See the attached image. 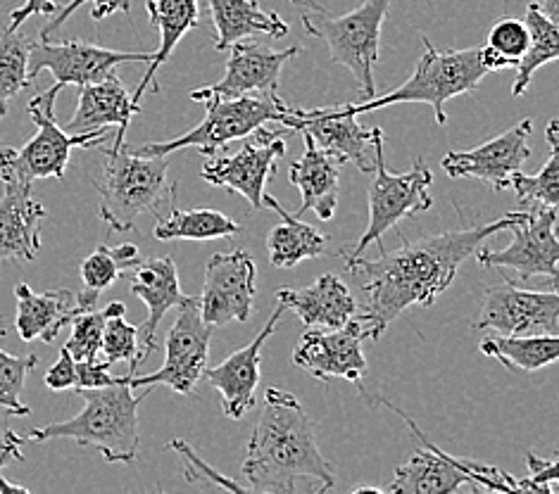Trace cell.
<instances>
[{"label": "cell", "instance_id": "277c9868", "mask_svg": "<svg viewBox=\"0 0 559 494\" xmlns=\"http://www.w3.org/2000/svg\"><path fill=\"white\" fill-rule=\"evenodd\" d=\"M98 217L112 231H134L136 219L177 205V183L169 181L167 157L131 153L127 145L105 155V169L96 181Z\"/></svg>", "mask_w": 559, "mask_h": 494}, {"label": "cell", "instance_id": "5bb4252c", "mask_svg": "<svg viewBox=\"0 0 559 494\" xmlns=\"http://www.w3.org/2000/svg\"><path fill=\"white\" fill-rule=\"evenodd\" d=\"M502 286L488 288L481 316L474 328L496 330L500 336H557L559 333V296L552 286L545 292L524 290L502 269Z\"/></svg>", "mask_w": 559, "mask_h": 494}, {"label": "cell", "instance_id": "484cf974", "mask_svg": "<svg viewBox=\"0 0 559 494\" xmlns=\"http://www.w3.org/2000/svg\"><path fill=\"white\" fill-rule=\"evenodd\" d=\"M305 138V155L293 162L288 169V181L296 185L302 195L300 209L296 217L314 215L329 221L334 219V212L338 207V193H341V162L334 157L326 155L322 148H317L310 133H302Z\"/></svg>", "mask_w": 559, "mask_h": 494}, {"label": "cell", "instance_id": "f907efd6", "mask_svg": "<svg viewBox=\"0 0 559 494\" xmlns=\"http://www.w3.org/2000/svg\"><path fill=\"white\" fill-rule=\"evenodd\" d=\"M540 10L545 12V15H548L555 24L559 22V0H540Z\"/></svg>", "mask_w": 559, "mask_h": 494}, {"label": "cell", "instance_id": "f546056e", "mask_svg": "<svg viewBox=\"0 0 559 494\" xmlns=\"http://www.w3.org/2000/svg\"><path fill=\"white\" fill-rule=\"evenodd\" d=\"M264 207H272L282 224H276L267 233V255L270 264L276 269H290V266L300 264L302 260L322 257L329 250V238L314 229L312 224L300 221V217L288 215L276 197L264 193L262 197Z\"/></svg>", "mask_w": 559, "mask_h": 494}, {"label": "cell", "instance_id": "5b68a950", "mask_svg": "<svg viewBox=\"0 0 559 494\" xmlns=\"http://www.w3.org/2000/svg\"><path fill=\"white\" fill-rule=\"evenodd\" d=\"M421 44L424 58H419L415 74H412L403 86L385 93V96L341 105V108L350 115H367L381 108H389V105L424 103L433 108L436 124L445 126V103L464 96V93H474L478 84H481V79L488 74V70L481 64V48L436 50L426 36L421 38Z\"/></svg>", "mask_w": 559, "mask_h": 494}, {"label": "cell", "instance_id": "1f68e13d", "mask_svg": "<svg viewBox=\"0 0 559 494\" xmlns=\"http://www.w3.org/2000/svg\"><path fill=\"white\" fill-rule=\"evenodd\" d=\"M524 24L528 29V48L524 50V56L516 60L514 70V84H512V96H524L531 79H534L536 70H540L543 64L555 62L559 58V32L557 24L545 15L538 3H528L526 5V17Z\"/></svg>", "mask_w": 559, "mask_h": 494}, {"label": "cell", "instance_id": "60d3db41", "mask_svg": "<svg viewBox=\"0 0 559 494\" xmlns=\"http://www.w3.org/2000/svg\"><path fill=\"white\" fill-rule=\"evenodd\" d=\"M91 5V20H108L115 12H124V15H131V3L129 0H70L68 5H64L60 12H56V20H50L38 38H48L50 34H56L58 29H62L68 20L74 15V12L82 8V5Z\"/></svg>", "mask_w": 559, "mask_h": 494}, {"label": "cell", "instance_id": "681fc988", "mask_svg": "<svg viewBox=\"0 0 559 494\" xmlns=\"http://www.w3.org/2000/svg\"><path fill=\"white\" fill-rule=\"evenodd\" d=\"M112 257L127 272V269H131V266H134L141 260V252H139L136 245L124 243V245H119V248H112Z\"/></svg>", "mask_w": 559, "mask_h": 494}, {"label": "cell", "instance_id": "6da1fadb", "mask_svg": "<svg viewBox=\"0 0 559 494\" xmlns=\"http://www.w3.org/2000/svg\"><path fill=\"white\" fill-rule=\"evenodd\" d=\"M524 209L474 229H455L419 240H403L397 250L385 252L377 260L345 257V269L359 280L367 306L365 312L379 336L409 306H431L452 286L462 262L472 257L490 236L508 231L522 219Z\"/></svg>", "mask_w": 559, "mask_h": 494}, {"label": "cell", "instance_id": "4dcf8cb0", "mask_svg": "<svg viewBox=\"0 0 559 494\" xmlns=\"http://www.w3.org/2000/svg\"><path fill=\"white\" fill-rule=\"evenodd\" d=\"M484 354L498 359L510 371L534 373L557 362L559 338L557 336H488L478 345Z\"/></svg>", "mask_w": 559, "mask_h": 494}, {"label": "cell", "instance_id": "9c48e42d", "mask_svg": "<svg viewBox=\"0 0 559 494\" xmlns=\"http://www.w3.org/2000/svg\"><path fill=\"white\" fill-rule=\"evenodd\" d=\"M198 103L205 105V119L201 124L181 133L179 138L143 145L136 153L167 157L183 148H195L198 153L215 157L229 148L231 141L250 136L267 122H278L288 110V105L276 93H246L238 98H203Z\"/></svg>", "mask_w": 559, "mask_h": 494}, {"label": "cell", "instance_id": "e0dca14e", "mask_svg": "<svg viewBox=\"0 0 559 494\" xmlns=\"http://www.w3.org/2000/svg\"><path fill=\"white\" fill-rule=\"evenodd\" d=\"M153 52H124L103 48L96 44L68 38V41L50 44L48 38L34 41L29 50V79L44 70L56 76L60 86H86L96 84L115 74V67L124 62H151Z\"/></svg>", "mask_w": 559, "mask_h": 494}, {"label": "cell", "instance_id": "d4e9b609", "mask_svg": "<svg viewBox=\"0 0 559 494\" xmlns=\"http://www.w3.org/2000/svg\"><path fill=\"white\" fill-rule=\"evenodd\" d=\"M276 302L308 328H338L359 312L348 286L336 274L319 276L308 288L276 290Z\"/></svg>", "mask_w": 559, "mask_h": 494}, {"label": "cell", "instance_id": "2e32d148", "mask_svg": "<svg viewBox=\"0 0 559 494\" xmlns=\"http://www.w3.org/2000/svg\"><path fill=\"white\" fill-rule=\"evenodd\" d=\"M284 131H267L264 126L255 129V138L246 141L234 155L212 157L203 167V179L219 189H229L231 193L243 195L250 207L264 209L262 197L267 193V181L276 171V162L286 155Z\"/></svg>", "mask_w": 559, "mask_h": 494}, {"label": "cell", "instance_id": "30bf717a", "mask_svg": "<svg viewBox=\"0 0 559 494\" xmlns=\"http://www.w3.org/2000/svg\"><path fill=\"white\" fill-rule=\"evenodd\" d=\"M374 183L369 189V224L357 243L341 250V257H359L371 243H381L383 233L395 229L403 219H409L431 209L433 171L426 159L417 157L407 173H391L385 167L383 131L374 126Z\"/></svg>", "mask_w": 559, "mask_h": 494}, {"label": "cell", "instance_id": "e575fe53", "mask_svg": "<svg viewBox=\"0 0 559 494\" xmlns=\"http://www.w3.org/2000/svg\"><path fill=\"white\" fill-rule=\"evenodd\" d=\"M32 38L20 29L0 32V119L8 115L10 100L32 84L29 50Z\"/></svg>", "mask_w": 559, "mask_h": 494}, {"label": "cell", "instance_id": "b9f144b4", "mask_svg": "<svg viewBox=\"0 0 559 494\" xmlns=\"http://www.w3.org/2000/svg\"><path fill=\"white\" fill-rule=\"evenodd\" d=\"M488 46L492 50L502 52L504 58H512V60L522 58L524 50L528 48V29L524 20H514V17L498 20L488 34Z\"/></svg>", "mask_w": 559, "mask_h": 494}, {"label": "cell", "instance_id": "52a82bcc", "mask_svg": "<svg viewBox=\"0 0 559 494\" xmlns=\"http://www.w3.org/2000/svg\"><path fill=\"white\" fill-rule=\"evenodd\" d=\"M60 91V84H52L29 100L26 110L36 124V136L26 141L22 148H0V179L10 177L26 185H34V181L41 179H64L74 148H96L108 141V131L72 136L56 122V100Z\"/></svg>", "mask_w": 559, "mask_h": 494}, {"label": "cell", "instance_id": "7bdbcfd3", "mask_svg": "<svg viewBox=\"0 0 559 494\" xmlns=\"http://www.w3.org/2000/svg\"><path fill=\"white\" fill-rule=\"evenodd\" d=\"M526 469L528 480L534 483L538 494H555L557 492V459H540L534 451H526Z\"/></svg>", "mask_w": 559, "mask_h": 494}, {"label": "cell", "instance_id": "f5cc1de1", "mask_svg": "<svg viewBox=\"0 0 559 494\" xmlns=\"http://www.w3.org/2000/svg\"><path fill=\"white\" fill-rule=\"evenodd\" d=\"M350 492H353V494H359V492H371V494H379V492H383V487H374V485H359V487H353Z\"/></svg>", "mask_w": 559, "mask_h": 494}, {"label": "cell", "instance_id": "7c38bea8", "mask_svg": "<svg viewBox=\"0 0 559 494\" xmlns=\"http://www.w3.org/2000/svg\"><path fill=\"white\" fill-rule=\"evenodd\" d=\"M512 243L502 250L478 248L476 260L484 269H514L522 280L534 276H548L550 284H557V207L531 205L524 207V215L514 221Z\"/></svg>", "mask_w": 559, "mask_h": 494}, {"label": "cell", "instance_id": "8992f818", "mask_svg": "<svg viewBox=\"0 0 559 494\" xmlns=\"http://www.w3.org/2000/svg\"><path fill=\"white\" fill-rule=\"evenodd\" d=\"M385 407L393 409L395 413H401L405 423L415 433L424 451H417L415 457L407 459L403 466H397L393 483L385 485L383 492H395V494H452V492H462V490H472V492H481V490H492V492H536L534 483L531 480H516L514 475L490 469V466H481L474 461H464L452 457V454H445L443 449H438L433 443H429L412 419H407L405 413L385 402Z\"/></svg>", "mask_w": 559, "mask_h": 494}, {"label": "cell", "instance_id": "9a60e30c", "mask_svg": "<svg viewBox=\"0 0 559 494\" xmlns=\"http://www.w3.org/2000/svg\"><path fill=\"white\" fill-rule=\"evenodd\" d=\"M258 266L246 250L217 252L205 264L201 302L203 322L212 328L246 324L255 302Z\"/></svg>", "mask_w": 559, "mask_h": 494}, {"label": "cell", "instance_id": "c3c4849f", "mask_svg": "<svg viewBox=\"0 0 559 494\" xmlns=\"http://www.w3.org/2000/svg\"><path fill=\"white\" fill-rule=\"evenodd\" d=\"M481 64L486 67L488 72H496V70H510V67L516 64V60L504 58L502 52H498V50H492L490 46H486V48H481Z\"/></svg>", "mask_w": 559, "mask_h": 494}, {"label": "cell", "instance_id": "ffe728a7", "mask_svg": "<svg viewBox=\"0 0 559 494\" xmlns=\"http://www.w3.org/2000/svg\"><path fill=\"white\" fill-rule=\"evenodd\" d=\"M286 312L284 304H276L274 314L264 328L258 333L241 350L226 357L219 366L203 369L205 381L222 395V411L231 421L243 419L255 407V390L260 385V366H262V347L270 340L272 333L282 324Z\"/></svg>", "mask_w": 559, "mask_h": 494}, {"label": "cell", "instance_id": "7402d4cb", "mask_svg": "<svg viewBox=\"0 0 559 494\" xmlns=\"http://www.w3.org/2000/svg\"><path fill=\"white\" fill-rule=\"evenodd\" d=\"M0 195V262H34L41 250L46 207L32 197V185L3 177Z\"/></svg>", "mask_w": 559, "mask_h": 494}, {"label": "cell", "instance_id": "f6af8a7d", "mask_svg": "<svg viewBox=\"0 0 559 494\" xmlns=\"http://www.w3.org/2000/svg\"><path fill=\"white\" fill-rule=\"evenodd\" d=\"M44 383H46L48 390H56V393L74 390V383H76V359L68 350H64V347L60 350L58 362L48 369Z\"/></svg>", "mask_w": 559, "mask_h": 494}, {"label": "cell", "instance_id": "44dd1931", "mask_svg": "<svg viewBox=\"0 0 559 494\" xmlns=\"http://www.w3.org/2000/svg\"><path fill=\"white\" fill-rule=\"evenodd\" d=\"M229 50L231 56L226 60V72L222 82H217L215 86L191 91L193 103L203 98H238L246 96V93H276L284 64L298 56L300 46L272 50L260 44L238 41Z\"/></svg>", "mask_w": 559, "mask_h": 494}, {"label": "cell", "instance_id": "d6986e66", "mask_svg": "<svg viewBox=\"0 0 559 494\" xmlns=\"http://www.w3.org/2000/svg\"><path fill=\"white\" fill-rule=\"evenodd\" d=\"M531 131H534V122L524 119L474 150L448 153L441 159V167L450 179H476L484 181L492 193L508 191L510 179L524 169L531 157Z\"/></svg>", "mask_w": 559, "mask_h": 494}, {"label": "cell", "instance_id": "cb8c5ba5", "mask_svg": "<svg viewBox=\"0 0 559 494\" xmlns=\"http://www.w3.org/2000/svg\"><path fill=\"white\" fill-rule=\"evenodd\" d=\"M129 288L139 300L148 306V318L139 328V338L143 342L141 350V364L145 362L155 350V333L159 322H163L169 310H177V306L186 300V296L179 288V272L177 264L171 257H151V260H139L131 272L127 274Z\"/></svg>", "mask_w": 559, "mask_h": 494}, {"label": "cell", "instance_id": "4fadbf2b", "mask_svg": "<svg viewBox=\"0 0 559 494\" xmlns=\"http://www.w3.org/2000/svg\"><path fill=\"white\" fill-rule=\"evenodd\" d=\"M179 314L171 324L165 338V364L148 376H131V387L167 385L179 395H193L198 381L203 376L210 357V340L212 326H207L201 316V302L198 298H189L177 306Z\"/></svg>", "mask_w": 559, "mask_h": 494}, {"label": "cell", "instance_id": "83f0119b", "mask_svg": "<svg viewBox=\"0 0 559 494\" xmlns=\"http://www.w3.org/2000/svg\"><path fill=\"white\" fill-rule=\"evenodd\" d=\"M145 10H148L151 24L157 26L159 32V46L153 52L148 72L139 82L136 91L131 93L134 105H141L143 93L148 88L153 93H159V84L155 79L159 67L171 58V50L179 46L181 38L201 24V5H198V0H148Z\"/></svg>", "mask_w": 559, "mask_h": 494}, {"label": "cell", "instance_id": "603a6c76", "mask_svg": "<svg viewBox=\"0 0 559 494\" xmlns=\"http://www.w3.org/2000/svg\"><path fill=\"white\" fill-rule=\"evenodd\" d=\"M136 115H141V105H134L127 86L110 74L103 82L79 86V105L64 131L79 136V133H100L117 126L112 141V150H117L124 145L127 129Z\"/></svg>", "mask_w": 559, "mask_h": 494}, {"label": "cell", "instance_id": "d590c367", "mask_svg": "<svg viewBox=\"0 0 559 494\" xmlns=\"http://www.w3.org/2000/svg\"><path fill=\"white\" fill-rule=\"evenodd\" d=\"M124 302H110L105 306V328H103V342H100V357L103 362L110 366L117 362H129V373H136L141 364V350H139V328L129 324Z\"/></svg>", "mask_w": 559, "mask_h": 494}, {"label": "cell", "instance_id": "3957f363", "mask_svg": "<svg viewBox=\"0 0 559 494\" xmlns=\"http://www.w3.org/2000/svg\"><path fill=\"white\" fill-rule=\"evenodd\" d=\"M131 376L134 373L119 376L112 385L82 390L84 409L76 417L34 429L24 439H74L76 445L96 449L108 463H134L141 449L139 407L151 395V387L139 395L131 387Z\"/></svg>", "mask_w": 559, "mask_h": 494}, {"label": "cell", "instance_id": "ac0fdd59", "mask_svg": "<svg viewBox=\"0 0 559 494\" xmlns=\"http://www.w3.org/2000/svg\"><path fill=\"white\" fill-rule=\"evenodd\" d=\"M288 131L310 133L317 148H322L341 165L353 162L362 173L374 171V129H365L357 115L338 108L286 110L278 119Z\"/></svg>", "mask_w": 559, "mask_h": 494}, {"label": "cell", "instance_id": "836d02e7", "mask_svg": "<svg viewBox=\"0 0 559 494\" xmlns=\"http://www.w3.org/2000/svg\"><path fill=\"white\" fill-rule=\"evenodd\" d=\"M545 141H548V162L536 177H526L524 171H516L510 179V189L516 193L519 203L524 207L531 205H559V145H557V119H550L545 129Z\"/></svg>", "mask_w": 559, "mask_h": 494}, {"label": "cell", "instance_id": "db71d44e", "mask_svg": "<svg viewBox=\"0 0 559 494\" xmlns=\"http://www.w3.org/2000/svg\"><path fill=\"white\" fill-rule=\"evenodd\" d=\"M290 3H298V5H305V8H310V10H319V5L314 3V0H290Z\"/></svg>", "mask_w": 559, "mask_h": 494}, {"label": "cell", "instance_id": "ab89813d", "mask_svg": "<svg viewBox=\"0 0 559 494\" xmlns=\"http://www.w3.org/2000/svg\"><path fill=\"white\" fill-rule=\"evenodd\" d=\"M169 447L181 454V459L186 463V480H189V483L212 485V487H222V490H231V492H250L248 485L236 483V480L217 473L215 469H210V466L201 457H198V454L189 445H186L183 439H171Z\"/></svg>", "mask_w": 559, "mask_h": 494}, {"label": "cell", "instance_id": "f35d334b", "mask_svg": "<svg viewBox=\"0 0 559 494\" xmlns=\"http://www.w3.org/2000/svg\"><path fill=\"white\" fill-rule=\"evenodd\" d=\"M124 276V269L112 257V248L98 245L91 255L82 262V284L86 292L100 298V292L112 288L119 278Z\"/></svg>", "mask_w": 559, "mask_h": 494}, {"label": "cell", "instance_id": "ee69618b", "mask_svg": "<svg viewBox=\"0 0 559 494\" xmlns=\"http://www.w3.org/2000/svg\"><path fill=\"white\" fill-rule=\"evenodd\" d=\"M117 378L110 373V364L103 359H93V362H76V383L74 390H93V387L112 385Z\"/></svg>", "mask_w": 559, "mask_h": 494}, {"label": "cell", "instance_id": "bcb514c9", "mask_svg": "<svg viewBox=\"0 0 559 494\" xmlns=\"http://www.w3.org/2000/svg\"><path fill=\"white\" fill-rule=\"evenodd\" d=\"M56 12H58L56 0H24V3L17 10L10 12L8 29L15 32L26 20H32L34 15H56Z\"/></svg>", "mask_w": 559, "mask_h": 494}, {"label": "cell", "instance_id": "ba28073f", "mask_svg": "<svg viewBox=\"0 0 559 494\" xmlns=\"http://www.w3.org/2000/svg\"><path fill=\"white\" fill-rule=\"evenodd\" d=\"M391 3L393 0H365L343 17L326 15L324 8L302 12L300 17L305 32L329 46L331 64H341L355 76L365 100L377 96L374 64L379 60L381 26Z\"/></svg>", "mask_w": 559, "mask_h": 494}, {"label": "cell", "instance_id": "74e56055", "mask_svg": "<svg viewBox=\"0 0 559 494\" xmlns=\"http://www.w3.org/2000/svg\"><path fill=\"white\" fill-rule=\"evenodd\" d=\"M105 310H88L79 312L72 318V336L64 342V350H68L76 362H93V359H100V342H103V328H105Z\"/></svg>", "mask_w": 559, "mask_h": 494}, {"label": "cell", "instance_id": "816d5d0a", "mask_svg": "<svg viewBox=\"0 0 559 494\" xmlns=\"http://www.w3.org/2000/svg\"><path fill=\"white\" fill-rule=\"evenodd\" d=\"M8 492H17V494H29L24 485H15V483H8V480L0 475V494H8Z\"/></svg>", "mask_w": 559, "mask_h": 494}, {"label": "cell", "instance_id": "8d00e7d4", "mask_svg": "<svg viewBox=\"0 0 559 494\" xmlns=\"http://www.w3.org/2000/svg\"><path fill=\"white\" fill-rule=\"evenodd\" d=\"M5 338V326H3V316H0V340ZM38 357L36 354H26L17 357L5 352L0 347V407H3L12 417H29L32 409L22 402V390L26 376L36 369Z\"/></svg>", "mask_w": 559, "mask_h": 494}, {"label": "cell", "instance_id": "7a4b0ae2", "mask_svg": "<svg viewBox=\"0 0 559 494\" xmlns=\"http://www.w3.org/2000/svg\"><path fill=\"white\" fill-rule=\"evenodd\" d=\"M241 471L250 492H326L336 485L334 466L317 447L308 411L296 395L278 387L264 393Z\"/></svg>", "mask_w": 559, "mask_h": 494}, {"label": "cell", "instance_id": "7dc6e473", "mask_svg": "<svg viewBox=\"0 0 559 494\" xmlns=\"http://www.w3.org/2000/svg\"><path fill=\"white\" fill-rule=\"evenodd\" d=\"M22 447H24V437H20L15 431H3L0 433V471L5 469L12 461H22Z\"/></svg>", "mask_w": 559, "mask_h": 494}, {"label": "cell", "instance_id": "8fae6325", "mask_svg": "<svg viewBox=\"0 0 559 494\" xmlns=\"http://www.w3.org/2000/svg\"><path fill=\"white\" fill-rule=\"evenodd\" d=\"M381 336L367 314L357 312L338 328H310L300 338L298 350L293 352V364L308 371L317 381L343 378L359 383L365 378L367 359L362 345L374 342Z\"/></svg>", "mask_w": 559, "mask_h": 494}, {"label": "cell", "instance_id": "4316f807", "mask_svg": "<svg viewBox=\"0 0 559 494\" xmlns=\"http://www.w3.org/2000/svg\"><path fill=\"white\" fill-rule=\"evenodd\" d=\"M17 316L15 328L24 342H52L60 330L82 312L76 304V296L68 288L34 292L26 284L15 288Z\"/></svg>", "mask_w": 559, "mask_h": 494}, {"label": "cell", "instance_id": "f1b7e54d", "mask_svg": "<svg viewBox=\"0 0 559 494\" xmlns=\"http://www.w3.org/2000/svg\"><path fill=\"white\" fill-rule=\"evenodd\" d=\"M207 10L215 26V48L229 50L234 44L264 34L284 38L288 24L274 10H264L258 0H207Z\"/></svg>", "mask_w": 559, "mask_h": 494}, {"label": "cell", "instance_id": "d6a6232c", "mask_svg": "<svg viewBox=\"0 0 559 494\" xmlns=\"http://www.w3.org/2000/svg\"><path fill=\"white\" fill-rule=\"evenodd\" d=\"M169 209V219H159L155 224L157 240H217L243 233V224L217 209H179L177 205Z\"/></svg>", "mask_w": 559, "mask_h": 494}]
</instances>
